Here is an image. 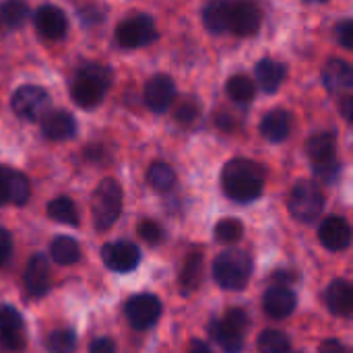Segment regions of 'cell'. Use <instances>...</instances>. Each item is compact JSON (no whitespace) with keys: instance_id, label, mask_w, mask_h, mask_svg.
<instances>
[{"instance_id":"cell-27","label":"cell","mask_w":353,"mask_h":353,"mask_svg":"<svg viewBox=\"0 0 353 353\" xmlns=\"http://www.w3.org/2000/svg\"><path fill=\"white\" fill-rule=\"evenodd\" d=\"M292 350V341L283 331L267 329L259 337V352L261 353H288Z\"/></svg>"},{"instance_id":"cell-21","label":"cell","mask_w":353,"mask_h":353,"mask_svg":"<svg viewBox=\"0 0 353 353\" xmlns=\"http://www.w3.org/2000/svg\"><path fill=\"white\" fill-rule=\"evenodd\" d=\"M230 10H232V2H225V0L209 2L203 8V23L209 29V33L221 35L230 31Z\"/></svg>"},{"instance_id":"cell-24","label":"cell","mask_w":353,"mask_h":353,"mask_svg":"<svg viewBox=\"0 0 353 353\" xmlns=\"http://www.w3.org/2000/svg\"><path fill=\"white\" fill-rule=\"evenodd\" d=\"M48 217L62 225H79V213L68 196H58L48 205Z\"/></svg>"},{"instance_id":"cell-2","label":"cell","mask_w":353,"mask_h":353,"mask_svg":"<svg viewBox=\"0 0 353 353\" xmlns=\"http://www.w3.org/2000/svg\"><path fill=\"white\" fill-rule=\"evenodd\" d=\"M110 83H112V72L108 66L87 64L79 70V74L70 87V95L79 108L93 110L103 101L105 91L110 89Z\"/></svg>"},{"instance_id":"cell-32","label":"cell","mask_w":353,"mask_h":353,"mask_svg":"<svg viewBox=\"0 0 353 353\" xmlns=\"http://www.w3.org/2000/svg\"><path fill=\"white\" fill-rule=\"evenodd\" d=\"M46 347H48L50 353H74V350H77V335L70 329L52 331L48 341H46Z\"/></svg>"},{"instance_id":"cell-35","label":"cell","mask_w":353,"mask_h":353,"mask_svg":"<svg viewBox=\"0 0 353 353\" xmlns=\"http://www.w3.org/2000/svg\"><path fill=\"white\" fill-rule=\"evenodd\" d=\"M219 321H221V325H223L228 331H232V333H236V335H240V337L246 335L248 325H250L248 314H246V310H242V308H232V310H230L223 319H219Z\"/></svg>"},{"instance_id":"cell-3","label":"cell","mask_w":353,"mask_h":353,"mask_svg":"<svg viewBox=\"0 0 353 353\" xmlns=\"http://www.w3.org/2000/svg\"><path fill=\"white\" fill-rule=\"evenodd\" d=\"M252 269H254V265H252V259L248 252H244L240 248H228L215 259L213 277L219 288L238 292L248 285Z\"/></svg>"},{"instance_id":"cell-19","label":"cell","mask_w":353,"mask_h":353,"mask_svg":"<svg viewBox=\"0 0 353 353\" xmlns=\"http://www.w3.org/2000/svg\"><path fill=\"white\" fill-rule=\"evenodd\" d=\"M254 74H256V83L261 85V89L265 93H275L285 74H288V66L277 62V60H271V58H263L256 66H254Z\"/></svg>"},{"instance_id":"cell-17","label":"cell","mask_w":353,"mask_h":353,"mask_svg":"<svg viewBox=\"0 0 353 353\" xmlns=\"http://www.w3.org/2000/svg\"><path fill=\"white\" fill-rule=\"evenodd\" d=\"M323 81L331 93L350 91L353 85V68L350 66V62H345L341 58H333L327 62V66L323 70Z\"/></svg>"},{"instance_id":"cell-34","label":"cell","mask_w":353,"mask_h":353,"mask_svg":"<svg viewBox=\"0 0 353 353\" xmlns=\"http://www.w3.org/2000/svg\"><path fill=\"white\" fill-rule=\"evenodd\" d=\"M312 172H314V176H316L321 182L333 184V182H337L339 176H341V161H339L337 157H331V159L312 163Z\"/></svg>"},{"instance_id":"cell-25","label":"cell","mask_w":353,"mask_h":353,"mask_svg":"<svg viewBox=\"0 0 353 353\" xmlns=\"http://www.w3.org/2000/svg\"><path fill=\"white\" fill-rule=\"evenodd\" d=\"M209 333H211V337L221 345V350H223L225 353H242V347H244V337H240V335H236V333L228 331V329L221 325V321H219V319L211 321V325H209Z\"/></svg>"},{"instance_id":"cell-10","label":"cell","mask_w":353,"mask_h":353,"mask_svg":"<svg viewBox=\"0 0 353 353\" xmlns=\"http://www.w3.org/2000/svg\"><path fill=\"white\" fill-rule=\"evenodd\" d=\"M52 267L48 263L46 256L41 254H35L27 267H25V273H23V285H25V292L31 296V298H43L50 290H52Z\"/></svg>"},{"instance_id":"cell-37","label":"cell","mask_w":353,"mask_h":353,"mask_svg":"<svg viewBox=\"0 0 353 353\" xmlns=\"http://www.w3.org/2000/svg\"><path fill=\"white\" fill-rule=\"evenodd\" d=\"M25 329L19 331H0V345L8 353H21L25 350Z\"/></svg>"},{"instance_id":"cell-39","label":"cell","mask_w":353,"mask_h":353,"mask_svg":"<svg viewBox=\"0 0 353 353\" xmlns=\"http://www.w3.org/2000/svg\"><path fill=\"white\" fill-rule=\"evenodd\" d=\"M174 116H176V120H178V122H182V124H190V122L199 116V105H196L192 99L182 101V103L176 108Z\"/></svg>"},{"instance_id":"cell-5","label":"cell","mask_w":353,"mask_h":353,"mask_svg":"<svg viewBox=\"0 0 353 353\" xmlns=\"http://www.w3.org/2000/svg\"><path fill=\"white\" fill-rule=\"evenodd\" d=\"M288 209L294 219L302 223H312L325 211V194L314 182L302 180L292 188L288 196Z\"/></svg>"},{"instance_id":"cell-8","label":"cell","mask_w":353,"mask_h":353,"mask_svg":"<svg viewBox=\"0 0 353 353\" xmlns=\"http://www.w3.org/2000/svg\"><path fill=\"white\" fill-rule=\"evenodd\" d=\"M124 314H126V319H128L132 329L145 331V329H151L159 321V316H161V302H159V298H155L151 294L132 296L124 304Z\"/></svg>"},{"instance_id":"cell-14","label":"cell","mask_w":353,"mask_h":353,"mask_svg":"<svg viewBox=\"0 0 353 353\" xmlns=\"http://www.w3.org/2000/svg\"><path fill=\"white\" fill-rule=\"evenodd\" d=\"M319 240L323 242L325 248H329L333 252H339V250L350 248V244H352V228H350L347 219L337 217V215L327 217L321 223Z\"/></svg>"},{"instance_id":"cell-22","label":"cell","mask_w":353,"mask_h":353,"mask_svg":"<svg viewBox=\"0 0 353 353\" xmlns=\"http://www.w3.org/2000/svg\"><path fill=\"white\" fill-rule=\"evenodd\" d=\"M50 252H52V259L56 265H62V267H68V265H74L79 259H81V248L77 244V240L68 238V236H58L52 246H50Z\"/></svg>"},{"instance_id":"cell-23","label":"cell","mask_w":353,"mask_h":353,"mask_svg":"<svg viewBox=\"0 0 353 353\" xmlns=\"http://www.w3.org/2000/svg\"><path fill=\"white\" fill-rule=\"evenodd\" d=\"M306 153L312 163L325 161L335 157V134L333 132H319L306 143Z\"/></svg>"},{"instance_id":"cell-9","label":"cell","mask_w":353,"mask_h":353,"mask_svg":"<svg viewBox=\"0 0 353 353\" xmlns=\"http://www.w3.org/2000/svg\"><path fill=\"white\" fill-rule=\"evenodd\" d=\"M101 261L110 271L130 273L141 263V250L132 242H110L101 248Z\"/></svg>"},{"instance_id":"cell-18","label":"cell","mask_w":353,"mask_h":353,"mask_svg":"<svg viewBox=\"0 0 353 353\" xmlns=\"http://www.w3.org/2000/svg\"><path fill=\"white\" fill-rule=\"evenodd\" d=\"M327 306L337 316H352L353 290L347 279H335L327 290Z\"/></svg>"},{"instance_id":"cell-38","label":"cell","mask_w":353,"mask_h":353,"mask_svg":"<svg viewBox=\"0 0 353 353\" xmlns=\"http://www.w3.org/2000/svg\"><path fill=\"white\" fill-rule=\"evenodd\" d=\"M25 329L21 314L12 306H0V331H19Z\"/></svg>"},{"instance_id":"cell-40","label":"cell","mask_w":353,"mask_h":353,"mask_svg":"<svg viewBox=\"0 0 353 353\" xmlns=\"http://www.w3.org/2000/svg\"><path fill=\"white\" fill-rule=\"evenodd\" d=\"M10 252H12V238L4 228H0V269L8 263Z\"/></svg>"},{"instance_id":"cell-28","label":"cell","mask_w":353,"mask_h":353,"mask_svg":"<svg viewBox=\"0 0 353 353\" xmlns=\"http://www.w3.org/2000/svg\"><path fill=\"white\" fill-rule=\"evenodd\" d=\"M203 279V256L199 252H192L186 263H184V269H182V275H180V283H182V290L184 292H192L199 288Z\"/></svg>"},{"instance_id":"cell-43","label":"cell","mask_w":353,"mask_h":353,"mask_svg":"<svg viewBox=\"0 0 353 353\" xmlns=\"http://www.w3.org/2000/svg\"><path fill=\"white\" fill-rule=\"evenodd\" d=\"M10 203V192H8V168L0 165V207Z\"/></svg>"},{"instance_id":"cell-46","label":"cell","mask_w":353,"mask_h":353,"mask_svg":"<svg viewBox=\"0 0 353 353\" xmlns=\"http://www.w3.org/2000/svg\"><path fill=\"white\" fill-rule=\"evenodd\" d=\"M352 105H353V99H352V95H345L343 97V116H345V120H352Z\"/></svg>"},{"instance_id":"cell-15","label":"cell","mask_w":353,"mask_h":353,"mask_svg":"<svg viewBox=\"0 0 353 353\" xmlns=\"http://www.w3.org/2000/svg\"><path fill=\"white\" fill-rule=\"evenodd\" d=\"M41 130L50 141H68L77 132V122L66 110H52L41 118Z\"/></svg>"},{"instance_id":"cell-45","label":"cell","mask_w":353,"mask_h":353,"mask_svg":"<svg viewBox=\"0 0 353 353\" xmlns=\"http://www.w3.org/2000/svg\"><path fill=\"white\" fill-rule=\"evenodd\" d=\"M188 353H213L211 350H209V345L207 343H203V341H192L190 343V347H188Z\"/></svg>"},{"instance_id":"cell-42","label":"cell","mask_w":353,"mask_h":353,"mask_svg":"<svg viewBox=\"0 0 353 353\" xmlns=\"http://www.w3.org/2000/svg\"><path fill=\"white\" fill-rule=\"evenodd\" d=\"M89 353H116V343L110 337L95 339L89 347Z\"/></svg>"},{"instance_id":"cell-44","label":"cell","mask_w":353,"mask_h":353,"mask_svg":"<svg viewBox=\"0 0 353 353\" xmlns=\"http://www.w3.org/2000/svg\"><path fill=\"white\" fill-rule=\"evenodd\" d=\"M319 353H352V352H350V347H347L345 343H341V341H337V339H327V341H323V343H321Z\"/></svg>"},{"instance_id":"cell-1","label":"cell","mask_w":353,"mask_h":353,"mask_svg":"<svg viewBox=\"0 0 353 353\" xmlns=\"http://www.w3.org/2000/svg\"><path fill=\"white\" fill-rule=\"evenodd\" d=\"M267 170L252 159H232L221 172V188L234 203H252L265 190Z\"/></svg>"},{"instance_id":"cell-36","label":"cell","mask_w":353,"mask_h":353,"mask_svg":"<svg viewBox=\"0 0 353 353\" xmlns=\"http://www.w3.org/2000/svg\"><path fill=\"white\" fill-rule=\"evenodd\" d=\"M137 232H139L141 240L147 242V244H151V246L161 244V242H163V236H165L163 228H161L157 221H151V219H143V221L139 223Z\"/></svg>"},{"instance_id":"cell-26","label":"cell","mask_w":353,"mask_h":353,"mask_svg":"<svg viewBox=\"0 0 353 353\" xmlns=\"http://www.w3.org/2000/svg\"><path fill=\"white\" fill-rule=\"evenodd\" d=\"M147 180L149 184L159 190V192H170L174 186H176V172L172 170V165L163 163V161H157L149 168V174H147Z\"/></svg>"},{"instance_id":"cell-7","label":"cell","mask_w":353,"mask_h":353,"mask_svg":"<svg viewBox=\"0 0 353 353\" xmlns=\"http://www.w3.org/2000/svg\"><path fill=\"white\" fill-rule=\"evenodd\" d=\"M157 39L155 21L149 14H132L116 27V41L122 48H143Z\"/></svg>"},{"instance_id":"cell-41","label":"cell","mask_w":353,"mask_h":353,"mask_svg":"<svg viewBox=\"0 0 353 353\" xmlns=\"http://www.w3.org/2000/svg\"><path fill=\"white\" fill-rule=\"evenodd\" d=\"M337 37L339 41L347 48V50H353V21L347 19V21H341L339 27H337Z\"/></svg>"},{"instance_id":"cell-6","label":"cell","mask_w":353,"mask_h":353,"mask_svg":"<svg viewBox=\"0 0 353 353\" xmlns=\"http://www.w3.org/2000/svg\"><path fill=\"white\" fill-rule=\"evenodd\" d=\"M12 110L23 120L41 122V118L50 112V95L37 85H23L12 95Z\"/></svg>"},{"instance_id":"cell-33","label":"cell","mask_w":353,"mask_h":353,"mask_svg":"<svg viewBox=\"0 0 353 353\" xmlns=\"http://www.w3.org/2000/svg\"><path fill=\"white\" fill-rule=\"evenodd\" d=\"M242 236H244V225L240 219L225 217L215 225V238L221 244H236Z\"/></svg>"},{"instance_id":"cell-31","label":"cell","mask_w":353,"mask_h":353,"mask_svg":"<svg viewBox=\"0 0 353 353\" xmlns=\"http://www.w3.org/2000/svg\"><path fill=\"white\" fill-rule=\"evenodd\" d=\"M27 17H29V6L25 2L10 0V2H4L0 6V19L10 29H19L27 21Z\"/></svg>"},{"instance_id":"cell-4","label":"cell","mask_w":353,"mask_h":353,"mask_svg":"<svg viewBox=\"0 0 353 353\" xmlns=\"http://www.w3.org/2000/svg\"><path fill=\"white\" fill-rule=\"evenodd\" d=\"M93 225L97 232H108L122 213V188L114 178H105L93 192L91 199Z\"/></svg>"},{"instance_id":"cell-13","label":"cell","mask_w":353,"mask_h":353,"mask_svg":"<svg viewBox=\"0 0 353 353\" xmlns=\"http://www.w3.org/2000/svg\"><path fill=\"white\" fill-rule=\"evenodd\" d=\"M35 29L46 39H62L68 31V19L62 8L43 4L35 12Z\"/></svg>"},{"instance_id":"cell-20","label":"cell","mask_w":353,"mask_h":353,"mask_svg":"<svg viewBox=\"0 0 353 353\" xmlns=\"http://www.w3.org/2000/svg\"><path fill=\"white\" fill-rule=\"evenodd\" d=\"M261 132L271 143H283L292 132V114L285 110H271L261 122Z\"/></svg>"},{"instance_id":"cell-29","label":"cell","mask_w":353,"mask_h":353,"mask_svg":"<svg viewBox=\"0 0 353 353\" xmlns=\"http://www.w3.org/2000/svg\"><path fill=\"white\" fill-rule=\"evenodd\" d=\"M228 95L238 101V103H248L252 97H254V81L248 77V74H234L230 81H228Z\"/></svg>"},{"instance_id":"cell-30","label":"cell","mask_w":353,"mask_h":353,"mask_svg":"<svg viewBox=\"0 0 353 353\" xmlns=\"http://www.w3.org/2000/svg\"><path fill=\"white\" fill-rule=\"evenodd\" d=\"M8 192H10V205H25L31 194V184L25 174L8 168Z\"/></svg>"},{"instance_id":"cell-11","label":"cell","mask_w":353,"mask_h":353,"mask_svg":"<svg viewBox=\"0 0 353 353\" xmlns=\"http://www.w3.org/2000/svg\"><path fill=\"white\" fill-rule=\"evenodd\" d=\"M176 97V85L172 77L168 74H155L147 81L145 85V103L149 105L151 112L163 114L170 110Z\"/></svg>"},{"instance_id":"cell-12","label":"cell","mask_w":353,"mask_h":353,"mask_svg":"<svg viewBox=\"0 0 353 353\" xmlns=\"http://www.w3.org/2000/svg\"><path fill=\"white\" fill-rule=\"evenodd\" d=\"M263 23V12L256 4L252 2H232V10H230V31L240 35V37H248L254 35L261 29Z\"/></svg>"},{"instance_id":"cell-16","label":"cell","mask_w":353,"mask_h":353,"mask_svg":"<svg viewBox=\"0 0 353 353\" xmlns=\"http://www.w3.org/2000/svg\"><path fill=\"white\" fill-rule=\"evenodd\" d=\"M296 306H298V298L288 288H271L263 300L265 314L271 319H288L290 314H294Z\"/></svg>"}]
</instances>
